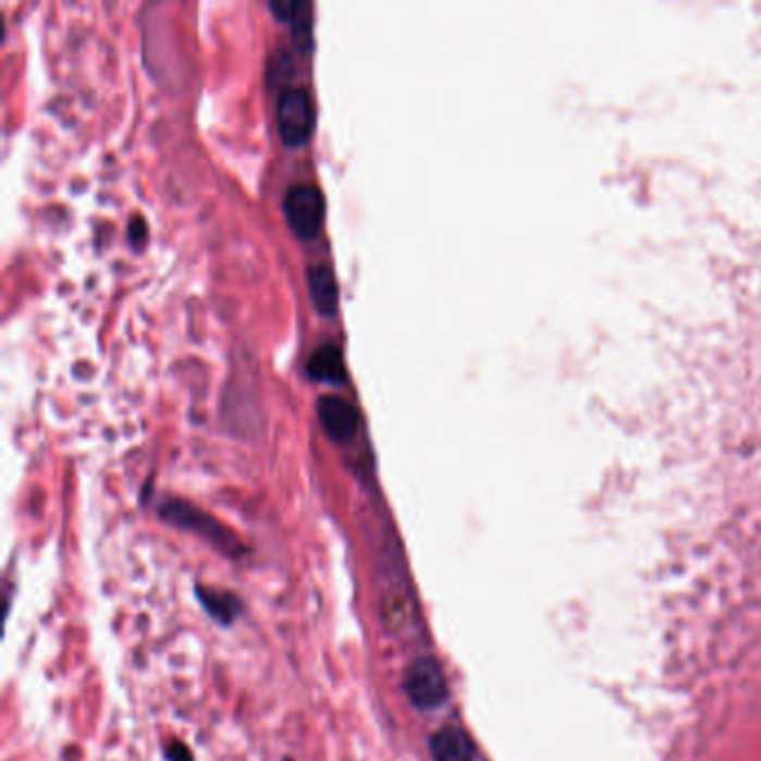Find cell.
<instances>
[{"label":"cell","instance_id":"6da1fadb","mask_svg":"<svg viewBox=\"0 0 761 761\" xmlns=\"http://www.w3.org/2000/svg\"><path fill=\"white\" fill-rule=\"evenodd\" d=\"M402 690L418 710H438L450 699V688H446L442 670L429 656H420L409 663L405 679H402Z\"/></svg>","mask_w":761,"mask_h":761},{"label":"cell","instance_id":"7a4b0ae2","mask_svg":"<svg viewBox=\"0 0 761 761\" xmlns=\"http://www.w3.org/2000/svg\"><path fill=\"white\" fill-rule=\"evenodd\" d=\"M161 516L176 525V527H182V529H188V531H195L199 533L201 539L214 543L221 552H226L229 556H237L242 552L240 548V541H237V536L233 531H229L223 525H219L212 516H208L206 512L184 503V501H170L161 507Z\"/></svg>","mask_w":761,"mask_h":761},{"label":"cell","instance_id":"3957f363","mask_svg":"<svg viewBox=\"0 0 761 761\" xmlns=\"http://www.w3.org/2000/svg\"><path fill=\"white\" fill-rule=\"evenodd\" d=\"M312 101L304 87H284L278 99V127L286 146H302L312 132Z\"/></svg>","mask_w":761,"mask_h":761},{"label":"cell","instance_id":"277c9868","mask_svg":"<svg viewBox=\"0 0 761 761\" xmlns=\"http://www.w3.org/2000/svg\"><path fill=\"white\" fill-rule=\"evenodd\" d=\"M284 212L289 226L299 237H316L324 219V197L318 186L295 184L284 195Z\"/></svg>","mask_w":761,"mask_h":761},{"label":"cell","instance_id":"5b68a950","mask_svg":"<svg viewBox=\"0 0 761 761\" xmlns=\"http://www.w3.org/2000/svg\"><path fill=\"white\" fill-rule=\"evenodd\" d=\"M318 418H320L324 431L337 442H346V440L355 438L357 427H360V416H357V409L351 405L348 400H344L340 395H322L318 400Z\"/></svg>","mask_w":761,"mask_h":761},{"label":"cell","instance_id":"8992f818","mask_svg":"<svg viewBox=\"0 0 761 761\" xmlns=\"http://www.w3.org/2000/svg\"><path fill=\"white\" fill-rule=\"evenodd\" d=\"M433 761H474L476 746L471 737L456 726H444L429 739Z\"/></svg>","mask_w":761,"mask_h":761},{"label":"cell","instance_id":"52a82bcc","mask_svg":"<svg viewBox=\"0 0 761 761\" xmlns=\"http://www.w3.org/2000/svg\"><path fill=\"white\" fill-rule=\"evenodd\" d=\"M308 291H310V297L312 302H316L318 310L324 312V316H333V312L337 310V282H335V275L331 271V266L327 263H312L308 268Z\"/></svg>","mask_w":761,"mask_h":761},{"label":"cell","instance_id":"ba28073f","mask_svg":"<svg viewBox=\"0 0 761 761\" xmlns=\"http://www.w3.org/2000/svg\"><path fill=\"white\" fill-rule=\"evenodd\" d=\"M306 371L312 380H322V382H331V384L344 382L346 367H344L342 351L335 344L318 346L308 357Z\"/></svg>","mask_w":761,"mask_h":761},{"label":"cell","instance_id":"9c48e42d","mask_svg":"<svg viewBox=\"0 0 761 761\" xmlns=\"http://www.w3.org/2000/svg\"><path fill=\"white\" fill-rule=\"evenodd\" d=\"M273 12L293 25V38L297 48L304 52L310 48V3L304 0H273Z\"/></svg>","mask_w":761,"mask_h":761},{"label":"cell","instance_id":"30bf717a","mask_svg":"<svg viewBox=\"0 0 761 761\" xmlns=\"http://www.w3.org/2000/svg\"><path fill=\"white\" fill-rule=\"evenodd\" d=\"M195 592H197V599L201 601L204 610L221 625L235 623L244 610L242 601L231 592H219V590H210L204 586H197Z\"/></svg>","mask_w":761,"mask_h":761},{"label":"cell","instance_id":"8fae6325","mask_svg":"<svg viewBox=\"0 0 761 761\" xmlns=\"http://www.w3.org/2000/svg\"><path fill=\"white\" fill-rule=\"evenodd\" d=\"M165 754L170 761H195L193 759V752L182 744V741H174L165 748Z\"/></svg>","mask_w":761,"mask_h":761}]
</instances>
